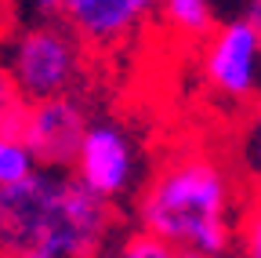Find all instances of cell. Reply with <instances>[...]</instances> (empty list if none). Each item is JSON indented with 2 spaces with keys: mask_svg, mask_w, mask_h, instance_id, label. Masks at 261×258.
Segmentation results:
<instances>
[{
  "mask_svg": "<svg viewBox=\"0 0 261 258\" xmlns=\"http://www.w3.org/2000/svg\"><path fill=\"white\" fill-rule=\"evenodd\" d=\"M232 164L203 146L174 149L135 193L138 229L167 240L181 258H228L250 189Z\"/></svg>",
  "mask_w": 261,
  "mask_h": 258,
  "instance_id": "obj_1",
  "label": "cell"
},
{
  "mask_svg": "<svg viewBox=\"0 0 261 258\" xmlns=\"http://www.w3.org/2000/svg\"><path fill=\"white\" fill-rule=\"evenodd\" d=\"M116 233V204L73 171L37 168L0 193V258H109Z\"/></svg>",
  "mask_w": 261,
  "mask_h": 258,
  "instance_id": "obj_2",
  "label": "cell"
},
{
  "mask_svg": "<svg viewBox=\"0 0 261 258\" xmlns=\"http://www.w3.org/2000/svg\"><path fill=\"white\" fill-rule=\"evenodd\" d=\"M91 44L62 15H37L4 40V58L33 102L80 95L91 77Z\"/></svg>",
  "mask_w": 261,
  "mask_h": 258,
  "instance_id": "obj_3",
  "label": "cell"
},
{
  "mask_svg": "<svg viewBox=\"0 0 261 258\" xmlns=\"http://www.w3.org/2000/svg\"><path fill=\"white\" fill-rule=\"evenodd\" d=\"M200 77L228 106H250L261 95V29L243 15L218 22L200 44Z\"/></svg>",
  "mask_w": 261,
  "mask_h": 258,
  "instance_id": "obj_4",
  "label": "cell"
},
{
  "mask_svg": "<svg viewBox=\"0 0 261 258\" xmlns=\"http://www.w3.org/2000/svg\"><path fill=\"white\" fill-rule=\"evenodd\" d=\"M73 175L98 193L109 204H123L127 197H135L142 189V160H138V142L130 138V131L113 120V116H94L84 146L76 153Z\"/></svg>",
  "mask_w": 261,
  "mask_h": 258,
  "instance_id": "obj_5",
  "label": "cell"
},
{
  "mask_svg": "<svg viewBox=\"0 0 261 258\" xmlns=\"http://www.w3.org/2000/svg\"><path fill=\"white\" fill-rule=\"evenodd\" d=\"M91 109L80 95H55V99H37L29 109V120L22 127V138L33 149L40 168L73 171L76 153L84 146V135L91 127Z\"/></svg>",
  "mask_w": 261,
  "mask_h": 258,
  "instance_id": "obj_6",
  "label": "cell"
},
{
  "mask_svg": "<svg viewBox=\"0 0 261 258\" xmlns=\"http://www.w3.org/2000/svg\"><path fill=\"white\" fill-rule=\"evenodd\" d=\"M160 0H69L65 18L94 51L130 44L156 18Z\"/></svg>",
  "mask_w": 261,
  "mask_h": 258,
  "instance_id": "obj_7",
  "label": "cell"
},
{
  "mask_svg": "<svg viewBox=\"0 0 261 258\" xmlns=\"http://www.w3.org/2000/svg\"><path fill=\"white\" fill-rule=\"evenodd\" d=\"M156 18L167 26L174 37L192 40V44H203L218 26L214 0H160Z\"/></svg>",
  "mask_w": 261,
  "mask_h": 258,
  "instance_id": "obj_8",
  "label": "cell"
},
{
  "mask_svg": "<svg viewBox=\"0 0 261 258\" xmlns=\"http://www.w3.org/2000/svg\"><path fill=\"white\" fill-rule=\"evenodd\" d=\"M29 109H33V99L22 91V84L8 69V62L0 58V131L4 135H22V127L29 120Z\"/></svg>",
  "mask_w": 261,
  "mask_h": 258,
  "instance_id": "obj_9",
  "label": "cell"
},
{
  "mask_svg": "<svg viewBox=\"0 0 261 258\" xmlns=\"http://www.w3.org/2000/svg\"><path fill=\"white\" fill-rule=\"evenodd\" d=\"M37 156H33V149L25 146L22 135H4L0 131V193L18 185L22 178H29L33 171H37Z\"/></svg>",
  "mask_w": 261,
  "mask_h": 258,
  "instance_id": "obj_10",
  "label": "cell"
},
{
  "mask_svg": "<svg viewBox=\"0 0 261 258\" xmlns=\"http://www.w3.org/2000/svg\"><path fill=\"white\" fill-rule=\"evenodd\" d=\"M243 182L250 193H261V95L247 106L243 127Z\"/></svg>",
  "mask_w": 261,
  "mask_h": 258,
  "instance_id": "obj_11",
  "label": "cell"
},
{
  "mask_svg": "<svg viewBox=\"0 0 261 258\" xmlns=\"http://www.w3.org/2000/svg\"><path fill=\"white\" fill-rule=\"evenodd\" d=\"M236 254L240 258H261V193H250L243 215H240V229H236Z\"/></svg>",
  "mask_w": 261,
  "mask_h": 258,
  "instance_id": "obj_12",
  "label": "cell"
},
{
  "mask_svg": "<svg viewBox=\"0 0 261 258\" xmlns=\"http://www.w3.org/2000/svg\"><path fill=\"white\" fill-rule=\"evenodd\" d=\"M109 258H181L167 240H160V237H152V233H145V229H135V233H127L113 251H109Z\"/></svg>",
  "mask_w": 261,
  "mask_h": 258,
  "instance_id": "obj_13",
  "label": "cell"
},
{
  "mask_svg": "<svg viewBox=\"0 0 261 258\" xmlns=\"http://www.w3.org/2000/svg\"><path fill=\"white\" fill-rule=\"evenodd\" d=\"M22 4H25L33 15H62V18H65L69 0H22Z\"/></svg>",
  "mask_w": 261,
  "mask_h": 258,
  "instance_id": "obj_14",
  "label": "cell"
},
{
  "mask_svg": "<svg viewBox=\"0 0 261 258\" xmlns=\"http://www.w3.org/2000/svg\"><path fill=\"white\" fill-rule=\"evenodd\" d=\"M243 18H247L250 26H257V29H261V0H247V8H243Z\"/></svg>",
  "mask_w": 261,
  "mask_h": 258,
  "instance_id": "obj_15",
  "label": "cell"
}]
</instances>
